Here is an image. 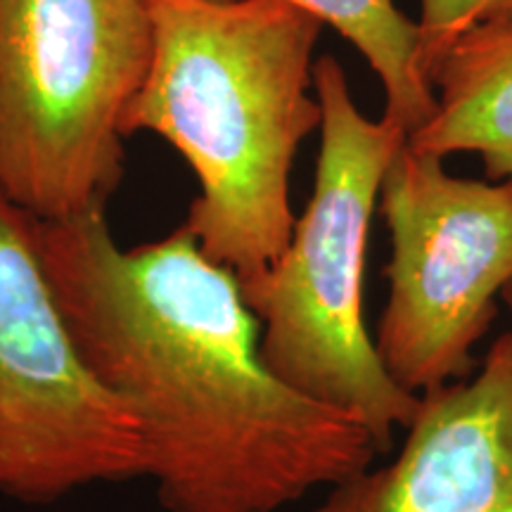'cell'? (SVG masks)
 Returning <instances> with one entry per match:
<instances>
[{
    "label": "cell",
    "mask_w": 512,
    "mask_h": 512,
    "mask_svg": "<svg viewBox=\"0 0 512 512\" xmlns=\"http://www.w3.org/2000/svg\"><path fill=\"white\" fill-rule=\"evenodd\" d=\"M145 477L133 415L76 349L34 240L0 190V494L53 503Z\"/></svg>",
    "instance_id": "8992f818"
},
{
    "label": "cell",
    "mask_w": 512,
    "mask_h": 512,
    "mask_svg": "<svg viewBox=\"0 0 512 512\" xmlns=\"http://www.w3.org/2000/svg\"><path fill=\"white\" fill-rule=\"evenodd\" d=\"M320 152L311 200L285 252L242 294L259 320L271 370L311 399L354 415L387 456L418 396L384 373L366 325V256L382 178L406 133L358 110L342 64H313Z\"/></svg>",
    "instance_id": "3957f363"
},
{
    "label": "cell",
    "mask_w": 512,
    "mask_h": 512,
    "mask_svg": "<svg viewBox=\"0 0 512 512\" xmlns=\"http://www.w3.org/2000/svg\"><path fill=\"white\" fill-rule=\"evenodd\" d=\"M434 110L408 133L415 152L482 157L489 181L512 188V22L465 31L430 69Z\"/></svg>",
    "instance_id": "ba28073f"
},
{
    "label": "cell",
    "mask_w": 512,
    "mask_h": 512,
    "mask_svg": "<svg viewBox=\"0 0 512 512\" xmlns=\"http://www.w3.org/2000/svg\"><path fill=\"white\" fill-rule=\"evenodd\" d=\"M420 60L430 79L434 62L465 31L512 22V0H420Z\"/></svg>",
    "instance_id": "30bf717a"
},
{
    "label": "cell",
    "mask_w": 512,
    "mask_h": 512,
    "mask_svg": "<svg viewBox=\"0 0 512 512\" xmlns=\"http://www.w3.org/2000/svg\"><path fill=\"white\" fill-rule=\"evenodd\" d=\"M503 304L508 306V311H510V320H512V285L505 287V292H503ZM510 330H512V325H510Z\"/></svg>",
    "instance_id": "8fae6325"
},
{
    "label": "cell",
    "mask_w": 512,
    "mask_h": 512,
    "mask_svg": "<svg viewBox=\"0 0 512 512\" xmlns=\"http://www.w3.org/2000/svg\"><path fill=\"white\" fill-rule=\"evenodd\" d=\"M328 24L366 57L384 91V119L413 133L434 110V91L420 60L418 22L394 0H285Z\"/></svg>",
    "instance_id": "9c48e42d"
},
{
    "label": "cell",
    "mask_w": 512,
    "mask_h": 512,
    "mask_svg": "<svg viewBox=\"0 0 512 512\" xmlns=\"http://www.w3.org/2000/svg\"><path fill=\"white\" fill-rule=\"evenodd\" d=\"M377 209L392 256L373 344L392 382L422 396L477 370L472 349L512 285V188L448 174L403 140Z\"/></svg>",
    "instance_id": "5b68a950"
},
{
    "label": "cell",
    "mask_w": 512,
    "mask_h": 512,
    "mask_svg": "<svg viewBox=\"0 0 512 512\" xmlns=\"http://www.w3.org/2000/svg\"><path fill=\"white\" fill-rule=\"evenodd\" d=\"M311 512H512V330L475 373L418 396L399 453Z\"/></svg>",
    "instance_id": "52a82bcc"
},
{
    "label": "cell",
    "mask_w": 512,
    "mask_h": 512,
    "mask_svg": "<svg viewBox=\"0 0 512 512\" xmlns=\"http://www.w3.org/2000/svg\"><path fill=\"white\" fill-rule=\"evenodd\" d=\"M152 60L145 0H0V190L38 221L105 211Z\"/></svg>",
    "instance_id": "277c9868"
},
{
    "label": "cell",
    "mask_w": 512,
    "mask_h": 512,
    "mask_svg": "<svg viewBox=\"0 0 512 512\" xmlns=\"http://www.w3.org/2000/svg\"><path fill=\"white\" fill-rule=\"evenodd\" d=\"M152 60L124 136L157 133L195 171L200 197L183 226L202 252L256 278L285 252L290 174L320 128L313 93L316 17L285 0H145Z\"/></svg>",
    "instance_id": "7a4b0ae2"
},
{
    "label": "cell",
    "mask_w": 512,
    "mask_h": 512,
    "mask_svg": "<svg viewBox=\"0 0 512 512\" xmlns=\"http://www.w3.org/2000/svg\"><path fill=\"white\" fill-rule=\"evenodd\" d=\"M34 240L76 349L133 415L166 512H280L382 456L354 415L273 373L238 275L185 226L124 249L93 211L34 219Z\"/></svg>",
    "instance_id": "6da1fadb"
}]
</instances>
